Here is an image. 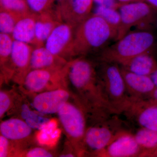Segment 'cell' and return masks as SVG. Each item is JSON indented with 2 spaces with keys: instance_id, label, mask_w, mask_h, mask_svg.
Returning a JSON list of instances; mask_svg holds the SVG:
<instances>
[{
  "instance_id": "3",
  "label": "cell",
  "mask_w": 157,
  "mask_h": 157,
  "mask_svg": "<svg viewBox=\"0 0 157 157\" xmlns=\"http://www.w3.org/2000/svg\"><path fill=\"white\" fill-rule=\"evenodd\" d=\"M155 44L154 36L150 31L129 32L101 51L99 59L101 62L120 65L141 54L151 52Z\"/></svg>"
},
{
  "instance_id": "12",
  "label": "cell",
  "mask_w": 157,
  "mask_h": 157,
  "mask_svg": "<svg viewBox=\"0 0 157 157\" xmlns=\"http://www.w3.org/2000/svg\"><path fill=\"white\" fill-rule=\"evenodd\" d=\"M63 88L48 90L38 93L32 104L36 111L44 114L57 113L69 101L70 93Z\"/></svg>"
},
{
  "instance_id": "11",
  "label": "cell",
  "mask_w": 157,
  "mask_h": 157,
  "mask_svg": "<svg viewBox=\"0 0 157 157\" xmlns=\"http://www.w3.org/2000/svg\"><path fill=\"white\" fill-rule=\"evenodd\" d=\"M93 4V0H66L56 10L62 22L75 28L92 13Z\"/></svg>"
},
{
  "instance_id": "21",
  "label": "cell",
  "mask_w": 157,
  "mask_h": 157,
  "mask_svg": "<svg viewBox=\"0 0 157 157\" xmlns=\"http://www.w3.org/2000/svg\"><path fill=\"white\" fill-rule=\"evenodd\" d=\"M134 136L138 145L143 151V153L140 157H147L157 148V131L140 128Z\"/></svg>"
},
{
  "instance_id": "6",
  "label": "cell",
  "mask_w": 157,
  "mask_h": 157,
  "mask_svg": "<svg viewBox=\"0 0 157 157\" xmlns=\"http://www.w3.org/2000/svg\"><path fill=\"white\" fill-rule=\"evenodd\" d=\"M118 9L121 24L115 41L126 35L134 27L139 30H147L154 20L157 10L143 1L121 4Z\"/></svg>"
},
{
  "instance_id": "8",
  "label": "cell",
  "mask_w": 157,
  "mask_h": 157,
  "mask_svg": "<svg viewBox=\"0 0 157 157\" xmlns=\"http://www.w3.org/2000/svg\"><path fill=\"white\" fill-rule=\"evenodd\" d=\"M67 66L62 69L30 70L23 79L24 86L30 92L39 93L51 86H58L66 83Z\"/></svg>"
},
{
  "instance_id": "25",
  "label": "cell",
  "mask_w": 157,
  "mask_h": 157,
  "mask_svg": "<svg viewBox=\"0 0 157 157\" xmlns=\"http://www.w3.org/2000/svg\"><path fill=\"white\" fill-rule=\"evenodd\" d=\"M0 11V32L11 36L15 25L20 17L3 9H1Z\"/></svg>"
},
{
  "instance_id": "13",
  "label": "cell",
  "mask_w": 157,
  "mask_h": 157,
  "mask_svg": "<svg viewBox=\"0 0 157 157\" xmlns=\"http://www.w3.org/2000/svg\"><path fill=\"white\" fill-rule=\"evenodd\" d=\"M143 151L135 140L134 135L127 131L109 144L98 156L140 157Z\"/></svg>"
},
{
  "instance_id": "28",
  "label": "cell",
  "mask_w": 157,
  "mask_h": 157,
  "mask_svg": "<svg viewBox=\"0 0 157 157\" xmlns=\"http://www.w3.org/2000/svg\"><path fill=\"white\" fill-rule=\"evenodd\" d=\"M26 157H52L53 154L46 149L40 147H36L30 149L25 154Z\"/></svg>"
},
{
  "instance_id": "33",
  "label": "cell",
  "mask_w": 157,
  "mask_h": 157,
  "mask_svg": "<svg viewBox=\"0 0 157 157\" xmlns=\"http://www.w3.org/2000/svg\"><path fill=\"white\" fill-rule=\"evenodd\" d=\"M144 1L157 9V0H144Z\"/></svg>"
},
{
  "instance_id": "31",
  "label": "cell",
  "mask_w": 157,
  "mask_h": 157,
  "mask_svg": "<svg viewBox=\"0 0 157 157\" xmlns=\"http://www.w3.org/2000/svg\"><path fill=\"white\" fill-rule=\"evenodd\" d=\"M147 99L157 104V88L156 87Z\"/></svg>"
},
{
  "instance_id": "4",
  "label": "cell",
  "mask_w": 157,
  "mask_h": 157,
  "mask_svg": "<svg viewBox=\"0 0 157 157\" xmlns=\"http://www.w3.org/2000/svg\"><path fill=\"white\" fill-rule=\"evenodd\" d=\"M98 71L107 100L117 114L124 112L130 104L120 66L115 63L101 62Z\"/></svg>"
},
{
  "instance_id": "16",
  "label": "cell",
  "mask_w": 157,
  "mask_h": 157,
  "mask_svg": "<svg viewBox=\"0 0 157 157\" xmlns=\"http://www.w3.org/2000/svg\"><path fill=\"white\" fill-rule=\"evenodd\" d=\"M62 22L56 8L40 14H36L35 47L44 46L54 29Z\"/></svg>"
},
{
  "instance_id": "32",
  "label": "cell",
  "mask_w": 157,
  "mask_h": 157,
  "mask_svg": "<svg viewBox=\"0 0 157 157\" xmlns=\"http://www.w3.org/2000/svg\"><path fill=\"white\" fill-rule=\"evenodd\" d=\"M150 76L155 86L157 88V67L153 72V73L150 75Z\"/></svg>"
},
{
  "instance_id": "30",
  "label": "cell",
  "mask_w": 157,
  "mask_h": 157,
  "mask_svg": "<svg viewBox=\"0 0 157 157\" xmlns=\"http://www.w3.org/2000/svg\"><path fill=\"white\" fill-rule=\"evenodd\" d=\"M93 2L96 6H104L117 9L121 4L117 0H93Z\"/></svg>"
},
{
  "instance_id": "23",
  "label": "cell",
  "mask_w": 157,
  "mask_h": 157,
  "mask_svg": "<svg viewBox=\"0 0 157 157\" xmlns=\"http://www.w3.org/2000/svg\"><path fill=\"white\" fill-rule=\"evenodd\" d=\"M1 9L21 17L32 13L26 0H0Z\"/></svg>"
},
{
  "instance_id": "5",
  "label": "cell",
  "mask_w": 157,
  "mask_h": 157,
  "mask_svg": "<svg viewBox=\"0 0 157 157\" xmlns=\"http://www.w3.org/2000/svg\"><path fill=\"white\" fill-rule=\"evenodd\" d=\"M65 134L73 144L76 155L85 154L84 139L86 129V114L80 105L68 101L57 113Z\"/></svg>"
},
{
  "instance_id": "19",
  "label": "cell",
  "mask_w": 157,
  "mask_h": 157,
  "mask_svg": "<svg viewBox=\"0 0 157 157\" xmlns=\"http://www.w3.org/2000/svg\"><path fill=\"white\" fill-rule=\"evenodd\" d=\"M36 21V14L33 12L21 17L11 34L14 40L35 46Z\"/></svg>"
},
{
  "instance_id": "18",
  "label": "cell",
  "mask_w": 157,
  "mask_h": 157,
  "mask_svg": "<svg viewBox=\"0 0 157 157\" xmlns=\"http://www.w3.org/2000/svg\"><path fill=\"white\" fill-rule=\"evenodd\" d=\"M33 49L32 45L14 40L9 63H11L15 71H17L23 79L29 71L30 62Z\"/></svg>"
},
{
  "instance_id": "24",
  "label": "cell",
  "mask_w": 157,
  "mask_h": 157,
  "mask_svg": "<svg viewBox=\"0 0 157 157\" xmlns=\"http://www.w3.org/2000/svg\"><path fill=\"white\" fill-rule=\"evenodd\" d=\"M14 39L11 35L0 33V61L1 67H6L10 61Z\"/></svg>"
},
{
  "instance_id": "14",
  "label": "cell",
  "mask_w": 157,
  "mask_h": 157,
  "mask_svg": "<svg viewBox=\"0 0 157 157\" xmlns=\"http://www.w3.org/2000/svg\"><path fill=\"white\" fill-rule=\"evenodd\" d=\"M121 68L129 96L135 99H147L156 88L150 76L135 74Z\"/></svg>"
},
{
  "instance_id": "7",
  "label": "cell",
  "mask_w": 157,
  "mask_h": 157,
  "mask_svg": "<svg viewBox=\"0 0 157 157\" xmlns=\"http://www.w3.org/2000/svg\"><path fill=\"white\" fill-rule=\"evenodd\" d=\"M114 116L87 128L84 139L86 153L90 151L92 155L98 156L116 138L127 132Z\"/></svg>"
},
{
  "instance_id": "9",
  "label": "cell",
  "mask_w": 157,
  "mask_h": 157,
  "mask_svg": "<svg viewBox=\"0 0 157 157\" xmlns=\"http://www.w3.org/2000/svg\"><path fill=\"white\" fill-rule=\"evenodd\" d=\"M74 30L70 25L60 23L49 35L44 46L53 54L69 61L73 58Z\"/></svg>"
},
{
  "instance_id": "36",
  "label": "cell",
  "mask_w": 157,
  "mask_h": 157,
  "mask_svg": "<svg viewBox=\"0 0 157 157\" xmlns=\"http://www.w3.org/2000/svg\"><path fill=\"white\" fill-rule=\"evenodd\" d=\"M66 0H56L58 2V4H61V3L63 2Z\"/></svg>"
},
{
  "instance_id": "35",
  "label": "cell",
  "mask_w": 157,
  "mask_h": 157,
  "mask_svg": "<svg viewBox=\"0 0 157 157\" xmlns=\"http://www.w3.org/2000/svg\"><path fill=\"white\" fill-rule=\"evenodd\" d=\"M147 157H157V148L154 151L152 152L149 154L147 155Z\"/></svg>"
},
{
  "instance_id": "34",
  "label": "cell",
  "mask_w": 157,
  "mask_h": 157,
  "mask_svg": "<svg viewBox=\"0 0 157 157\" xmlns=\"http://www.w3.org/2000/svg\"><path fill=\"white\" fill-rule=\"evenodd\" d=\"M119 2L124 4V3H128L133 2H140V1H144V0H117Z\"/></svg>"
},
{
  "instance_id": "20",
  "label": "cell",
  "mask_w": 157,
  "mask_h": 157,
  "mask_svg": "<svg viewBox=\"0 0 157 157\" xmlns=\"http://www.w3.org/2000/svg\"><path fill=\"white\" fill-rule=\"evenodd\" d=\"M120 66L135 74L150 76L157 67V62L151 52H145L130 59Z\"/></svg>"
},
{
  "instance_id": "10",
  "label": "cell",
  "mask_w": 157,
  "mask_h": 157,
  "mask_svg": "<svg viewBox=\"0 0 157 157\" xmlns=\"http://www.w3.org/2000/svg\"><path fill=\"white\" fill-rule=\"evenodd\" d=\"M124 113L134 119L140 128L157 132V104L148 99L131 98L130 104Z\"/></svg>"
},
{
  "instance_id": "2",
  "label": "cell",
  "mask_w": 157,
  "mask_h": 157,
  "mask_svg": "<svg viewBox=\"0 0 157 157\" xmlns=\"http://www.w3.org/2000/svg\"><path fill=\"white\" fill-rule=\"evenodd\" d=\"M117 33L103 18L92 13L74 30L73 58L103 50Z\"/></svg>"
},
{
  "instance_id": "15",
  "label": "cell",
  "mask_w": 157,
  "mask_h": 157,
  "mask_svg": "<svg viewBox=\"0 0 157 157\" xmlns=\"http://www.w3.org/2000/svg\"><path fill=\"white\" fill-rule=\"evenodd\" d=\"M67 61L52 53L45 46L33 48L30 62L29 71L38 69H62Z\"/></svg>"
},
{
  "instance_id": "26",
  "label": "cell",
  "mask_w": 157,
  "mask_h": 157,
  "mask_svg": "<svg viewBox=\"0 0 157 157\" xmlns=\"http://www.w3.org/2000/svg\"><path fill=\"white\" fill-rule=\"evenodd\" d=\"M33 13L40 14L54 9L56 0H26Z\"/></svg>"
},
{
  "instance_id": "27",
  "label": "cell",
  "mask_w": 157,
  "mask_h": 157,
  "mask_svg": "<svg viewBox=\"0 0 157 157\" xmlns=\"http://www.w3.org/2000/svg\"><path fill=\"white\" fill-rule=\"evenodd\" d=\"M12 104V100L9 93L3 90L0 91V118L2 119L9 111Z\"/></svg>"
},
{
  "instance_id": "22",
  "label": "cell",
  "mask_w": 157,
  "mask_h": 157,
  "mask_svg": "<svg viewBox=\"0 0 157 157\" xmlns=\"http://www.w3.org/2000/svg\"><path fill=\"white\" fill-rule=\"evenodd\" d=\"M93 13L103 18L118 33L121 24V15L118 9L96 6Z\"/></svg>"
},
{
  "instance_id": "17",
  "label": "cell",
  "mask_w": 157,
  "mask_h": 157,
  "mask_svg": "<svg viewBox=\"0 0 157 157\" xmlns=\"http://www.w3.org/2000/svg\"><path fill=\"white\" fill-rule=\"evenodd\" d=\"M0 133L10 141H22L30 137L33 129L21 119L11 118L1 123Z\"/></svg>"
},
{
  "instance_id": "1",
  "label": "cell",
  "mask_w": 157,
  "mask_h": 157,
  "mask_svg": "<svg viewBox=\"0 0 157 157\" xmlns=\"http://www.w3.org/2000/svg\"><path fill=\"white\" fill-rule=\"evenodd\" d=\"M85 57L69 61L67 79L77 93L79 104L86 117L98 123L117 114L107 100L94 65Z\"/></svg>"
},
{
  "instance_id": "29",
  "label": "cell",
  "mask_w": 157,
  "mask_h": 157,
  "mask_svg": "<svg viewBox=\"0 0 157 157\" xmlns=\"http://www.w3.org/2000/svg\"><path fill=\"white\" fill-rule=\"evenodd\" d=\"M10 151V140L1 135H0V157L9 156Z\"/></svg>"
}]
</instances>
